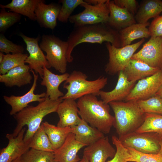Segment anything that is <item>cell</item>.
<instances>
[{
	"label": "cell",
	"instance_id": "38",
	"mask_svg": "<svg viewBox=\"0 0 162 162\" xmlns=\"http://www.w3.org/2000/svg\"><path fill=\"white\" fill-rule=\"evenodd\" d=\"M24 49L21 45L15 44L2 34L0 35V51L6 54L23 53Z\"/></svg>",
	"mask_w": 162,
	"mask_h": 162
},
{
	"label": "cell",
	"instance_id": "3",
	"mask_svg": "<svg viewBox=\"0 0 162 162\" xmlns=\"http://www.w3.org/2000/svg\"><path fill=\"white\" fill-rule=\"evenodd\" d=\"M77 103L79 115L82 119L104 134L110 133L113 126L114 117L110 113L109 104L92 94L80 98Z\"/></svg>",
	"mask_w": 162,
	"mask_h": 162
},
{
	"label": "cell",
	"instance_id": "46",
	"mask_svg": "<svg viewBox=\"0 0 162 162\" xmlns=\"http://www.w3.org/2000/svg\"><path fill=\"white\" fill-rule=\"evenodd\" d=\"M160 149L162 150V139L160 142Z\"/></svg>",
	"mask_w": 162,
	"mask_h": 162
},
{
	"label": "cell",
	"instance_id": "31",
	"mask_svg": "<svg viewBox=\"0 0 162 162\" xmlns=\"http://www.w3.org/2000/svg\"><path fill=\"white\" fill-rule=\"evenodd\" d=\"M28 56L27 54L23 53L4 55L3 61L0 64V75L6 73L14 68L25 64Z\"/></svg>",
	"mask_w": 162,
	"mask_h": 162
},
{
	"label": "cell",
	"instance_id": "24",
	"mask_svg": "<svg viewBox=\"0 0 162 162\" xmlns=\"http://www.w3.org/2000/svg\"><path fill=\"white\" fill-rule=\"evenodd\" d=\"M71 128L76 140L87 146L104 136L103 133L82 119L78 124Z\"/></svg>",
	"mask_w": 162,
	"mask_h": 162
},
{
	"label": "cell",
	"instance_id": "32",
	"mask_svg": "<svg viewBox=\"0 0 162 162\" xmlns=\"http://www.w3.org/2000/svg\"><path fill=\"white\" fill-rule=\"evenodd\" d=\"M137 102L144 113L162 115V98L159 96L155 95L147 99Z\"/></svg>",
	"mask_w": 162,
	"mask_h": 162
},
{
	"label": "cell",
	"instance_id": "29",
	"mask_svg": "<svg viewBox=\"0 0 162 162\" xmlns=\"http://www.w3.org/2000/svg\"><path fill=\"white\" fill-rule=\"evenodd\" d=\"M30 148L54 152V151L49 138L41 124L29 142Z\"/></svg>",
	"mask_w": 162,
	"mask_h": 162
},
{
	"label": "cell",
	"instance_id": "23",
	"mask_svg": "<svg viewBox=\"0 0 162 162\" xmlns=\"http://www.w3.org/2000/svg\"><path fill=\"white\" fill-rule=\"evenodd\" d=\"M160 69L139 60L131 59L123 72L128 81L136 82L154 74Z\"/></svg>",
	"mask_w": 162,
	"mask_h": 162
},
{
	"label": "cell",
	"instance_id": "17",
	"mask_svg": "<svg viewBox=\"0 0 162 162\" xmlns=\"http://www.w3.org/2000/svg\"><path fill=\"white\" fill-rule=\"evenodd\" d=\"M135 82L130 81L123 71L118 73V81L115 88L111 91L101 90L99 93L101 100L105 103L125 100L136 84Z\"/></svg>",
	"mask_w": 162,
	"mask_h": 162
},
{
	"label": "cell",
	"instance_id": "10",
	"mask_svg": "<svg viewBox=\"0 0 162 162\" xmlns=\"http://www.w3.org/2000/svg\"><path fill=\"white\" fill-rule=\"evenodd\" d=\"M162 86V68L154 74L138 81L125 100H144L154 96Z\"/></svg>",
	"mask_w": 162,
	"mask_h": 162
},
{
	"label": "cell",
	"instance_id": "43",
	"mask_svg": "<svg viewBox=\"0 0 162 162\" xmlns=\"http://www.w3.org/2000/svg\"><path fill=\"white\" fill-rule=\"evenodd\" d=\"M78 162H89L87 158L83 155L82 157L81 160Z\"/></svg>",
	"mask_w": 162,
	"mask_h": 162
},
{
	"label": "cell",
	"instance_id": "2",
	"mask_svg": "<svg viewBox=\"0 0 162 162\" xmlns=\"http://www.w3.org/2000/svg\"><path fill=\"white\" fill-rule=\"evenodd\" d=\"M63 100L60 98L53 100L48 98L35 106L26 107L14 116L17 124L13 133L16 136L25 125L28 129L25 133L24 140L29 142L33 136L40 127L44 118L47 115L56 112L58 107Z\"/></svg>",
	"mask_w": 162,
	"mask_h": 162
},
{
	"label": "cell",
	"instance_id": "12",
	"mask_svg": "<svg viewBox=\"0 0 162 162\" xmlns=\"http://www.w3.org/2000/svg\"><path fill=\"white\" fill-rule=\"evenodd\" d=\"M20 36L26 43V50L29 54L25 61V63H28L30 70L39 74L42 78L43 74V67L46 66L48 68L51 67L46 56L38 44L39 38H31L23 34H20Z\"/></svg>",
	"mask_w": 162,
	"mask_h": 162
},
{
	"label": "cell",
	"instance_id": "1",
	"mask_svg": "<svg viewBox=\"0 0 162 162\" xmlns=\"http://www.w3.org/2000/svg\"><path fill=\"white\" fill-rule=\"evenodd\" d=\"M67 57L68 62H72L71 55L74 48L83 43H110L115 46L121 47L119 32L107 23H98L74 27L67 40Z\"/></svg>",
	"mask_w": 162,
	"mask_h": 162
},
{
	"label": "cell",
	"instance_id": "4",
	"mask_svg": "<svg viewBox=\"0 0 162 162\" xmlns=\"http://www.w3.org/2000/svg\"><path fill=\"white\" fill-rule=\"evenodd\" d=\"M109 104L114 114L113 126L118 138L136 131L143 123L145 113L137 101H114Z\"/></svg>",
	"mask_w": 162,
	"mask_h": 162
},
{
	"label": "cell",
	"instance_id": "11",
	"mask_svg": "<svg viewBox=\"0 0 162 162\" xmlns=\"http://www.w3.org/2000/svg\"><path fill=\"white\" fill-rule=\"evenodd\" d=\"M131 59L142 61L154 68H162V37H151Z\"/></svg>",
	"mask_w": 162,
	"mask_h": 162
},
{
	"label": "cell",
	"instance_id": "30",
	"mask_svg": "<svg viewBox=\"0 0 162 162\" xmlns=\"http://www.w3.org/2000/svg\"><path fill=\"white\" fill-rule=\"evenodd\" d=\"M136 132H154L162 136V115L145 113L144 122Z\"/></svg>",
	"mask_w": 162,
	"mask_h": 162
},
{
	"label": "cell",
	"instance_id": "15",
	"mask_svg": "<svg viewBox=\"0 0 162 162\" xmlns=\"http://www.w3.org/2000/svg\"><path fill=\"white\" fill-rule=\"evenodd\" d=\"M116 150L109 142L108 137L104 136L84 149L83 155L89 162H105L109 158H112Z\"/></svg>",
	"mask_w": 162,
	"mask_h": 162
},
{
	"label": "cell",
	"instance_id": "13",
	"mask_svg": "<svg viewBox=\"0 0 162 162\" xmlns=\"http://www.w3.org/2000/svg\"><path fill=\"white\" fill-rule=\"evenodd\" d=\"M26 128H23L15 137L7 134L6 138L8 140L7 146L0 152V162H12L22 157L30 149L29 142H25L24 136Z\"/></svg>",
	"mask_w": 162,
	"mask_h": 162
},
{
	"label": "cell",
	"instance_id": "8",
	"mask_svg": "<svg viewBox=\"0 0 162 162\" xmlns=\"http://www.w3.org/2000/svg\"><path fill=\"white\" fill-rule=\"evenodd\" d=\"M118 138L126 148L145 153L157 154L160 149V142L162 136L154 132L135 131Z\"/></svg>",
	"mask_w": 162,
	"mask_h": 162
},
{
	"label": "cell",
	"instance_id": "19",
	"mask_svg": "<svg viewBox=\"0 0 162 162\" xmlns=\"http://www.w3.org/2000/svg\"><path fill=\"white\" fill-rule=\"evenodd\" d=\"M40 0L35 11L36 20L42 27L53 29L57 25V20L61 8L58 4H46Z\"/></svg>",
	"mask_w": 162,
	"mask_h": 162
},
{
	"label": "cell",
	"instance_id": "41",
	"mask_svg": "<svg viewBox=\"0 0 162 162\" xmlns=\"http://www.w3.org/2000/svg\"><path fill=\"white\" fill-rule=\"evenodd\" d=\"M107 0H86L84 1L88 4L96 5L105 3Z\"/></svg>",
	"mask_w": 162,
	"mask_h": 162
},
{
	"label": "cell",
	"instance_id": "33",
	"mask_svg": "<svg viewBox=\"0 0 162 162\" xmlns=\"http://www.w3.org/2000/svg\"><path fill=\"white\" fill-rule=\"evenodd\" d=\"M22 157L25 162H53L54 153L30 148Z\"/></svg>",
	"mask_w": 162,
	"mask_h": 162
},
{
	"label": "cell",
	"instance_id": "6",
	"mask_svg": "<svg viewBox=\"0 0 162 162\" xmlns=\"http://www.w3.org/2000/svg\"><path fill=\"white\" fill-rule=\"evenodd\" d=\"M39 46L46 54L51 67L62 74L66 73L68 62V44L54 35H44Z\"/></svg>",
	"mask_w": 162,
	"mask_h": 162
},
{
	"label": "cell",
	"instance_id": "21",
	"mask_svg": "<svg viewBox=\"0 0 162 162\" xmlns=\"http://www.w3.org/2000/svg\"><path fill=\"white\" fill-rule=\"evenodd\" d=\"M28 65L24 64L14 68L6 73L0 75V82L7 87H21L30 84L32 79Z\"/></svg>",
	"mask_w": 162,
	"mask_h": 162
},
{
	"label": "cell",
	"instance_id": "18",
	"mask_svg": "<svg viewBox=\"0 0 162 162\" xmlns=\"http://www.w3.org/2000/svg\"><path fill=\"white\" fill-rule=\"evenodd\" d=\"M56 112L59 118L57 126L73 127L78 124L82 119L79 116L77 103L71 99L63 100L59 104Z\"/></svg>",
	"mask_w": 162,
	"mask_h": 162
},
{
	"label": "cell",
	"instance_id": "14",
	"mask_svg": "<svg viewBox=\"0 0 162 162\" xmlns=\"http://www.w3.org/2000/svg\"><path fill=\"white\" fill-rule=\"evenodd\" d=\"M33 76V82L31 88L26 93L20 96L12 95L10 96H4L3 98L6 102L11 108L10 112V115L14 116L27 107L28 104L33 102L39 103L44 101L46 98V92L36 94L34 92L37 86L38 74L34 70H30Z\"/></svg>",
	"mask_w": 162,
	"mask_h": 162
},
{
	"label": "cell",
	"instance_id": "44",
	"mask_svg": "<svg viewBox=\"0 0 162 162\" xmlns=\"http://www.w3.org/2000/svg\"><path fill=\"white\" fill-rule=\"evenodd\" d=\"M12 162H25L22 157L17 158Z\"/></svg>",
	"mask_w": 162,
	"mask_h": 162
},
{
	"label": "cell",
	"instance_id": "45",
	"mask_svg": "<svg viewBox=\"0 0 162 162\" xmlns=\"http://www.w3.org/2000/svg\"><path fill=\"white\" fill-rule=\"evenodd\" d=\"M4 54L3 52H0V64H1L3 61L4 58Z\"/></svg>",
	"mask_w": 162,
	"mask_h": 162
},
{
	"label": "cell",
	"instance_id": "39",
	"mask_svg": "<svg viewBox=\"0 0 162 162\" xmlns=\"http://www.w3.org/2000/svg\"><path fill=\"white\" fill-rule=\"evenodd\" d=\"M150 37H162V15L155 18L148 28Z\"/></svg>",
	"mask_w": 162,
	"mask_h": 162
},
{
	"label": "cell",
	"instance_id": "7",
	"mask_svg": "<svg viewBox=\"0 0 162 162\" xmlns=\"http://www.w3.org/2000/svg\"><path fill=\"white\" fill-rule=\"evenodd\" d=\"M144 41L143 38L135 43L119 48L106 42V46L109 53V59L105 66V71L109 75H113L123 71L134 52Z\"/></svg>",
	"mask_w": 162,
	"mask_h": 162
},
{
	"label": "cell",
	"instance_id": "16",
	"mask_svg": "<svg viewBox=\"0 0 162 162\" xmlns=\"http://www.w3.org/2000/svg\"><path fill=\"white\" fill-rule=\"evenodd\" d=\"M86 146L77 141L74 134L70 133L63 144L53 152V162H78L81 159L77 154L78 152Z\"/></svg>",
	"mask_w": 162,
	"mask_h": 162
},
{
	"label": "cell",
	"instance_id": "35",
	"mask_svg": "<svg viewBox=\"0 0 162 162\" xmlns=\"http://www.w3.org/2000/svg\"><path fill=\"white\" fill-rule=\"evenodd\" d=\"M60 2L62 5L58 20L60 22H66L74 10L78 6L83 3L84 1L82 0H62Z\"/></svg>",
	"mask_w": 162,
	"mask_h": 162
},
{
	"label": "cell",
	"instance_id": "5",
	"mask_svg": "<svg viewBox=\"0 0 162 162\" xmlns=\"http://www.w3.org/2000/svg\"><path fill=\"white\" fill-rule=\"evenodd\" d=\"M87 75L81 71H73L63 86V88L67 92L60 98L62 100L71 99L75 100L88 95L98 96L99 92L107 84V78L102 76L91 81L87 80Z\"/></svg>",
	"mask_w": 162,
	"mask_h": 162
},
{
	"label": "cell",
	"instance_id": "36",
	"mask_svg": "<svg viewBox=\"0 0 162 162\" xmlns=\"http://www.w3.org/2000/svg\"><path fill=\"white\" fill-rule=\"evenodd\" d=\"M112 140L113 144L116 147V152L112 159L107 162H129L131 156L128 149L123 145L118 137L116 136H112Z\"/></svg>",
	"mask_w": 162,
	"mask_h": 162
},
{
	"label": "cell",
	"instance_id": "28",
	"mask_svg": "<svg viewBox=\"0 0 162 162\" xmlns=\"http://www.w3.org/2000/svg\"><path fill=\"white\" fill-rule=\"evenodd\" d=\"M42 124L54 151L63 144L68 135L72 133V128L70 127H60L46 121Z\"/></svg>",
	"mask_w": 162,
	"mask_h": 162
},
{
	"label": "cell",
	"instance_id": "27",
	"mask_svg": "<svg viewBox=\"0 0 162 162\" xmlns=\"http://www.w3.org/2000/svg\"><path fill=\"white\" fill-rule=\"evenodd\" d=\"M40 0H12L5 5L0 4L1 8H8L12 12L26 16L32 20H36V7Z\"/></svg>",
	"mask_w": 162,
	"mask_h": 162
},
{
	"label": "cell",
	"instance_id": "26",
	"mask_svg": "<svg viewBox=\"0 0 162 162\" xmlns=\"http://www.w3.org/2000/svg\"><path fill=\"white\" fill-rule=\"evenodd\" d=\"M162 12V1L146 0L142 2L134 17L138 23H143L152 18H155Z\"/></svg>",
	"mask_w": 162,
	"mask_h": 162
},
{
	"label": "cell",
	"instance_id": "40",
	"mask_svg": "<svg viewBox=\"0 0 162 162\" xmlns=\"http://www.w3.org/2000/svg\"><path fill=\"white\" fill-rule=\"evenodd\" d=\"M115 4L117 6L127 9L133 15L136 14L137 3L135 0H114Z\"/></svg>",
	"mask_w": 162,
	"mask_h": 162
},
{
	"label": "cell",
	"instance_id": "37",
	"mask_svg": "<svg viewBox=\"0 0 162 162\" xmlns=\"http://www.w3.org/2000/svg\"><path fill=\"white\" fill-rule=\"evenodd\" d=\"M20 19V14L13 12H7L5 8H2L0 13V32H4Z\"/></svg>",
	"mask_w": 162,
	"mask_h": 162
},
{
	"label": "cell",
	"instance_id": "9",
	"mask_svg": "<svg viewBox=\"0 0 162 162\" xmlns=\"http://www.w3.org/2000/svg\"><path fill=\"white\" fill-rule=\"evenodd\" d=\"M109 0L105 3L92 5L84 2L80 6L84 8L82 12L71 15L68 20L74 27L98 23H107L110 13Z\"/></svg>",
	"mask_w": 162,
	"mask_h": 162
},
{
	"label": "cell",
	"instance_id": "20",
	"mask_svg": "<svg viewBox=\"0 0 162 162\" xmlns=\"http://www.w3.org/2000/svg\"><path fill=\"white\" fill-rule=\"evenodd\" d=\"M69 75L66 73L60 75L55 74L44 66L40 84L46 88V98L56 100L63 97L64 94L59 90V86L62 82L67 80Z\"/></svg>",
	"mask_w": 162,
	"mask_h": 162
},
{
	"label": "cell",
	"instance_id": "42",
	"mask_svg": "<svg viewBox=\"0 0 162 162\" xmlns=\"http://www.w3.org/2000/svg\"><path fill=\"white\" fill-rule=\"evenodd\" d=\"M155 95H157L162 98V86Z\"/></svg>",
	"mask_w": 162,
	"mask_h": 162
},
{
	"label": "cell",
	"instance_id": "22",
	"mask_svg": "<svg viewBox=\"0 0 162 162\" xmlns=\"http://www.w3.org/2000/svg\"><path fill=\"white\" fill-rule=\"evenodd\" d=\"M110 13L107 24L116 30L122 29L136 23L134 16L127 9L116 5L114 0L110 1Z\"/></svg>",
	"mask_w": 162,
	"mask_h": 162
},
{
	"label": "cell",
	"instance_id": "34",
	"mask_svg": "<svg viewBox=\"0 0 162 162\" xmlns=\"http://www.w3.org/2000/svg\"><path fill=\"white\" fill-rule=\"evenodd\" d=\"M127 148L131 155L129 162H162V150L157 154L145 153L131 148Z\"/></svg>",
	"mask_w": 162,
	"mask_h": 162
},
{
	"label": "cell",
	"instance_id": "25",
	"mask_svg": "<svg viewBox=\"0 0 162 162\" xmlns=\"http://www.w3.org/2000/svg\"><path fill=\"white\" fill-rule=\"evenodd\" d=\"M148 22L145 23H136L121 29L119 31L121 47L130 45L134 40L150 37L148 28Z\"/></svg>",
	"mask_w": 162,
	"mask_h": 162
}]
</instances>
